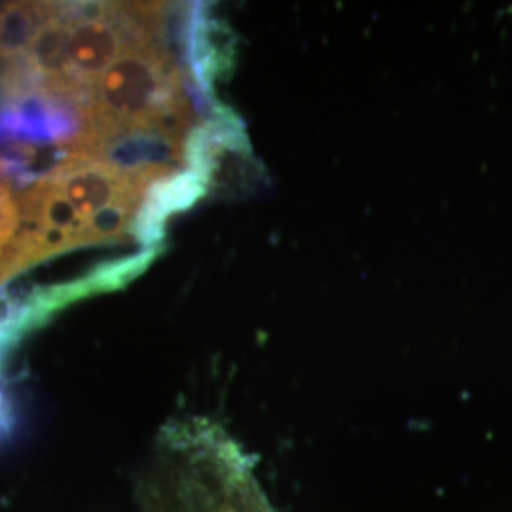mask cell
I'll use <instances>...</instances> for the list:
<instances>
[{
    "instance_id": "obj_1",
    "label": "cell",
    "mask_w": 512,
    "mask_h": 512,
    "mask_svg": "<svg viewBox=\"0 0 512 512\" xmlns=\"http://www.w3.org/2000/svg\"><path fill=\"white\" fill-rule=\"evenodd\" d=\"M158 251L160 247L143 249L137 255L124 256L107 264H101L93 268L92 272L73 281L38 287L35 291H31V294L23 296L21 308H19L18 325H16L19 340L31 330L42 327L48 319L54 317L57 311L69 308L78 300L122 289L124 285H128L129 281H133L137 275L147 270L150 262L158 255Z\"/></svg>"
},
{
    "instance_id": "obj_2",
    "label": "cell",
    "mask_w": 512,
    "mask_h": 512,
    "mask_svg": "<svg viewBox=\"0 0 512 512\" xmlns=\"http://www.w3.org/2000/svg\"><path fill=\"white\" fill-rule=\"evenodd\" d=\"M80 128L78 110L48 93L10 97L0 105V147H65Z\"/></svg>"
},
{
    "instance_id": "obj_3",
    "label": "cell",
    "mask_w": 512,
    "mask_h": 512,
    "mask_svg": "<svg viewBox=\"0 0 512 512\" xmlns=\"http://www.w3.org/2000/svg\"><path fill=\"white\" fill-rule=\"evenodd\" d=\"M205 192V181L196 171L165 175L148 188L131 228V236L145 249L156 247L164 236L165 220L188 209Z\"/></svg>"
},
{
    "instance_id": "obj_4",
    "label": "cell",
    "mask_w": 512,
    "mask_h": 512,
    "mask_svg": "<svg viewBox=\"0 0 512 512\" xmlns=\"http://www.w3.org/2000/svg\"><path fill=\"white\" fill-rule=\"evenodd\" d=\"M46 12L48 4H8L0 8V57L10 63L21 59Z\"/></svg>"
},
{
    "instance_id": "obj_5",
    "label": "cell",
    "mask_w": 512,
    "mask_h": 512,
    "mask_svg": "<svg viewBox=\"0 0 512 512\" xmlns=\"http://www.w3.org/2000/svg\"><path fill=\"white\" fill-rule=\"evenodd\" d=\"M12 183L6 179V175H4V169H2V164H0V213L4 211V207L8 205L10 202H14V196H12Z\"/></svg>"
}]
</instances>
